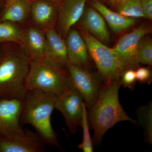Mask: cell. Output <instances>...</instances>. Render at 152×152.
I'll return each mask as SVG.
<instances>
[{
	"label": "cell",
	"instance_id": "1",
	"mask_svg": "<svg viewBox=\"0 0 152 152\" xmlns=\"http://www.w3.org/2000/svg\"><path fill=\"white\" fill-rule=\"evenodd\" d=\"M121 86V80L104 84L97 100L88 109L89 123L94 130L96 143H100L106 132L118 123L124 121L136 123L120 103L118 93Z\"/></svg>",
	"mask_w": 152,
	"mask_h": 152
},
{
	"label": "cell",
	"instance_id": "2",
	"mask_svg": "<svg viewBox=\"0 0 152 152\" xmlns=\"http://www.w3.org/2000/svg\"><path fill=\"white\" fill-rule=\"evenodd\" d=\"M56 99V95L52 93L39 90L27 91L23 100L20 124L31 126L45 145L62 150L51 121Z\"/></svg>",
	"mask_w": 152,
	"mask_h": 152
},
{
	"label": "cell",
	"instance_id": "3",
	"mask_svg": "<svg viewBox=\"0 0 152 152\" xmlns=\"http://www.w3.org/2000/svg\"><path fill=\"white\" fill-rule=\"evenodd\" d=\"M30 59L23 50H0V99L23 100L27 94L25 81Z\"/></svg>",
	"mask_w": 152,
	"mask_h": 152
},
{
	"label": "cell",
	"instance_id": "4",
	"mask_svg": "<svg viewBox=\"0 0 152 152\" xmlns=\"http://www.w3.org/2000/svg\"><path fill=\"white\" fill-rule=\"evenodd\" d=\"M70 81L67 69L44 58L30 59L29 69L25 81L27 91L39 90L58 96Z\"/></svg>",
	"mask_w": 152,
	"mask_h": 152
},
{
	"label": "cell",
	"instance_id": "5",
	"mask_svg": "<svg viewBox=\"0 0 152 152\" xmlns=\"http://www.w3.org/2000/svg\"><path fill=\"white\" fill-rule=\"evenodd\" d=\"M82 36L104 84L121 80L124 70L113 49L104 45L84 28Z\"/></svg>",
	"mask_w": 152,
	"mask_h": 152
},
{
	"label": "cell",
	"instance_id": "6",
	"mask_svg": "<svg viewBox=\"0 0 152 152\" xmlns=\"http://www.w3.org/2000/svg\"><path fill=\"white\" fill-rule=\"evenodd\" d=\"M84 101L71 80L64 91L57 96L55 109L62 115L71 134H75L81 126Z\"/></svg>",
	"mask_w": 152,
	"mask_h": 152
},
{
	"label": "cell",
	"instance_id": "7",
	"mask_svg": "<svg viewBox=\"0 0 152 152\" xmlns=\"http://www.w3.org/2000/svg\"><path fill=\"white\" fill-rule=\"evenodd\" d=\"M45 151V144L37 133L31 130L0 132V152Z\"/></svg>",
	"mask_w": 152,
	"mask_h": 152
},
{
	"label": "cell",
	"instance_id": "8",
	"mask_svg": "<svg viewBox=\"0 0 152 152\" xmlns=\"http://www.w3.org/2000/svg\"><path fill=\"white\" fill-rule=\"evenodd\" d=\"M67 69L71 81L81 95L87 108L90 109L97 100L104 84L88 69L69 62Z\"/></svg>",
	"mask_w": 152,
	"mask_h": 152
},
{
	"label": "cell",
	"instance_id": "9",
	"mask_svg": "<svg viewBox=\"0 0 152 152\" xmlns=\"http://www.w3.org/2000/svg\"><path fill=\"white\" fill-rule=\"evenodd\" d=\"M151 31L149 27L142 25L120 38L113 50L124 70H135L138 67L137 48L142 38Z\"/></svg>",
	"mask_w": 152,
	"mask_h": 152
},
{
	"label": "cell",
	"instance_id": "10",
	"mask_svg": "<svg viewBox=\"0 0 152 152\" xmlns=\"http://www.w3.org/2000/svg\"><path fill=\"white\" fill-rule=\"evenodd\" d=\"M44 31L46 37L44 58L60 67L67 69L69 61L66 42L54 27Z\"/></svg>",
	"mask_w": 152,
	"mask_h": 152
},
{
	"label": "cell",
	"instance_id": "11",
	"mask_svg": "<svg viewBox=\"0 0 152 152\" xmlns=\"http://www.w3.org/2000/svg\"><path fill=\"white\" fill-rule=\"evenodd\" d=\"M23 101L18 99H0V132L20 130Z\"/></svg>",
	"mask_w": 152,
	"mask_h": 152
},
{
	"label": "cell",
	"instance_id": "12",
	"mask_svg": "<svg viewBox=\"0 0 152 152\" xmlns=\"http://www.w3.org/2000/svg\"><path fill=\"white\" fill-rule=\"evenodd\" d=\"M88 0H62L58 6V24L66 35L72 27L81 18Z\"/></svg>",
	"mask_w": 152,
	"mask_h": 152
},
{
	"label": "cell",
	"instance_id": "13",
	"mask_svg": "<svg viewBox=\"0 0 152 152\" xmlns=\"http://www.w3.org/2000/svg\"><path fill=\"white\" fill-rule=\"evenodd\" d=\"M66 36V43L69 63L88 69L89 63L88 48L81 35L77 30L71 28Z\"/></svg>",
	"mask_w": 152,
	"mask_h": 152
},
{
	"label": "cell",
	"instance_id": "14",
	"mask_svg": "<svg viewBox=\"0 0 152 152\" xmlns=\"http://www.w3.org/2000/svg\"><path fill=\"white\" fill-rule=\"evenodd\" d=\"M58 4L53 0H34L31 2L30 14L38 28L44 31L54 27Z\"/></svg>",
	"mask_w": 152,
	"mask_h": 152
},
{
	"label": "cell",
	"instance_id": "15",
	"mask_svg": "<svg viewBox=\"0 0 152 152\" xmlns=\"http://www.w3.org/2000/svg\"><path fill=\"white\" fill-rule=\"evenodd\" d=\"M45 44V32L40 28L31 27L23 31L20 45L30 59L44 58Z\"/></svg>",
	"mask_w": 152,
	"mask_h": 152
},
{
	"label": "cell",
	"instance_id": "16",
	"mask_svg": "<svg viewBox=\"0 0 152 152\" xmlns=\"http://www.w3.org/2000/svg\"><path fill=\"white\" fill-rule=\"evenodd\" d=\"M82 18L83 28L102 43H109L110 42V37L104 20L96 10L88 8Z\"/></svg>",
	"mask_w": 152,
	"mask_h": 152
},
{
	"label": "cell",
	"instance_id": "17",
	"mask_svg": "<svg viewBox=\"0 0 152 152\" xmlns=\"http://www.w3.org/2000/svg\"><path fill=\"white\" fill-rule=\"evenodd\" d=\"M31 5L29 0H6L0 21L15 24L24 21L31 13Z\"/></svg>",
	"mask_w": 152,
	"mask_h": 152
},
{
	"label": "cell",
	"instance_id": "18",
	"mask_svg": "<svg viewBox=\"0 0 152 152\" xmlns=\"http://www.w3.org/2000/svg\"><path fill=\"white\" fill-rule=\"evenodd\" d=\"M92 4L94 8L104 18L111 29L115 32H120L126 29L136 23L135 19L115 12L98 0H94Z\"/></svg>",
	"mask_w": 152,
	"mask_h": 152
},
{
	"label": "cell",
	"instance_id": "19",
	"mask_svg": "<svg viewBox=\"0 0 152 152\" xmlns=\"http://www.w3.org/2000/svg\"><path fill=\"white\" fill-rule=\"evenodd\" d=\"M23 33L16 24L0 21V43L13 42L20 45Z\"/></svg>",
	"mask_w": 152,
	"mask_h": 152
},
{
	"label": "cell",
	"instance_id": "20",
	"mask_svg": "<svg viewBox=\"0 0 152 152\" xmlns=\"http://www.w3.org/2000/svg\"><path fill=\"white\" fill-rule=\"evenodd\" d=\"M139 122L143 128L146 140L152 144V104L140 107L137 110Z\"/></svg>",
	"mask_w": 152,
	"mask_h": 152
},
{
	"label": "cell",
	"instance_id": "21",
	"mask_svg": "<svg viewBox=\"0 0 152 152\" xmlns=\"http://www.w3.org/2000/svg\"><path fill=\"white\" fill-rule=\"evenodd\" d=\"M118 13L132 18H145L142 0H123L118 6Z\"/></svg>",
	"mask_w": 152,
	"mask_h": 152
},
{
	"label": "cell",
	"instance_id": "22",
	"mask_svg": "<svg viewBox=\"0 0 152 152\" xmlns=\"http://www.w3.org/2000/svg\"><path fill=\"white\" fill-rule=\"evenodd\" d=\"M87 109L86 106L84 103L80 126L83 129V141L79 145L78 147L84 152H92L94 151V148L90 132V124Z\"/></svg>",
	"mask_w": 152,
	"mask_h": 152
},
{
	"label": "cell",
	"instance_id": "23",
	"mask_svg": "<svg viewBox=\"0 0 152 152\" xmlns=\"http://www.w3.org/2000/svg\"><path fill=\"white\" fill-rule=\"evenodd\" d=\"M139 63L152 65V42L151 38L142 37L139 42L137 48Z\"/></svg>",
	"mask_w": 152,
	"mask_h": 152
},
{
	"label": "cell",
	"instance_id": "24",
	"mask_svg": "<svg viewBox=\"0 0 152 152\" xmlns=\"http://www.w3.org/2000/svg\"><path fill=\"white\" fill-rule=\"evenodd\" d=\"M136 81L137 79L134 70L129 69L123 72L121 77V85L124 87L132 89L134 88Z\"/></svg>",
	"mask_w": 152,
	"mask_h": 152
},
{
	"label": "cell",
	"instance_id": "25",
	"mask_svg": "<svg viewBox=\"0 0 152 152\" xmlns=\"http://www.w3.org/2000/svg\"><path fill=\"white\" fill-rule=\"evenodd\" d=\"M136 79L142 83H150L151 81V73L148 68L138 67L135 71Z\"/></svg>",
	"mask_w": 152,
	"mask_h": 152
},
{
	"label": "cell",
	"instance_id": "26",
	"mask_svg": "<svg viewBox=\"0 0 152 152\" xmlns=\"http://www.w3.org/2000/svg\"><path fill=\"white\" fill-rule=\"evenodd\" d=\"M142 7L145 18L152 19V0H142Z\"/></svg>",
	"mask_w": 152,
	"mask_h": 152
},
{
	"label": "cell",
	"instance_id": "27",
	"mask_svg": "<svg viewBox=\"0 0 152 152\" xmlns=\"http://www.w3.org/2000/svg\"><path fill=\"white\" fill-rule=\"evenodd\" d=\"M113 5H119L122 0H106Z\"/></svg>",
	"mask_w": 152,
	"mask_h": 152
},
{
	"label": "cell",
	"instance_id": "28",
	"mask_svg": "<svg viewBox=\"0 0 152 152\" xmlns=\"http://www.w3.org/2000/svg\"><path fill=\"white\" fill-rule=\"evenodd\" d=\"M29 1H30L31 2L33 1H34V0H29ZM53 1H54L55 2L58 3V4H59L62 1V0H53Z\"/></svg>",
	"mask_w": 152,
	"mask_h": 152
},
{
	"label": "cell",
	"instance_id": "29",
	"mask_svg": "<svg viewBox=\"0 0 152 152\" xmlns=\"http://www.w3.org/2000/svg\"><path fill=\"white\" fill-rule=\"evenodd\" d=\"M4 1V0H0V9H1L2 6Z\"/></svg>",
	"mask_w": 152,
	"mask_h": 152
},
{
	"label": "cell",
	"instance_id": "30",
	"mask_svg": "<svg viewBox=\"0 0 152 152\" xmlns=\"http://www.w3.org/2000/svg\"><path fill=\"white\" fill-rule=\"evenodd\" d=\"M104 1H106V0H104Z\"/></svg>",
	"mask_w": 152,
	"mask_h": 152
},
{
	"label": "cell",
	"instance_id": "31",
	"mask_svg": "<svg viewBox=\"0 0 152 152\" xmlns=\"http://www.w3.org/2000/svg\"><path fill=\"white\" fill-rule=\"evenodd\" d=\"M122 1H123V0H122Z\"/></svg>",
	"mask_w": 152,
	"mask_h": 152
}]
</instances>
